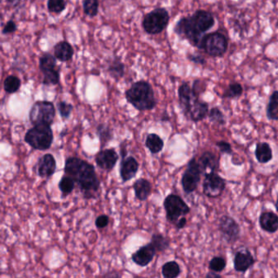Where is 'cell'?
<instances>
[{
  "label": "cell",
  "mask_w": 278,
  "mask_h": 278,
  "mask_svg": "<svg viewBox=\"0 0 278 278\" xmlns=\"http://www.w3.org/2000/svg\"><path fill=\"white\" fill-rule=\"evenodd\" d=\"M65 173L71 176L86 199L94 198L100 188V180L96 176L94 167L77 157H69L65 160Z\"/></svg>",
  "instance_id": "6da1fadb"
},
{
  "label": "cell",
  "mask_w": 278,
  "mask_h": 278,
  "mask_svg": "<svg viewBox=\"0 0 278 278\" xmlns=\"http://www.w3.org/2000/svg\"><path fill=\"white\" fill-rule=\"evenodd\" d=\"M125 98L139 111L152 110L157 105L153 87L149 82L144 80L132 84L125 92Z\"/></svg>",
  "instance_id": "7a4b0ae2"
},
{
  "label": "cell",
  "mask_w": 278,
  "mask_h": 278,
  "mask_svg": "<svg viewBox=\"0 0 278 278\" xmlns=\"http://www.w3.org/2000/svg\"><path fill=\"white\" fill-rule=\"evenodd\" d=\"M25 142L37 150L50 149L53 142V132L51 126L38 125L28 130Z\"/></svg>",
  "instance_id": "3957f363"
},
{
  "label": "cell",
  "mask_w": 278,
  "mask_h": 278,
  "mask_svg": "<svg viewBox=\"0 0 278 278\" xmlns=\"http://www.w3.org/2000/svg\"><path fill=\"white\" fill-rule=\"evenodd\" d=\"M169 21L168 11L164 8H157L144 15L141 25L145 33L156 35L167 29Z\"/></svg>",
  "instance_id": "277c9868"
},
{
  "label": "cell",
  "mask_w": 278,
  "mask_h": 278,
  "mask_svg": "<svg viewBox=\"0 0 278 278\" xmlns=\"http://www.w3.org/2000/svg\"><path fill=\"white\" fill-rule=\"evenodd\" d=\"M56 117V108L51 101H38L29 110V121L33 126L53 125Z\"/></svg>",
  "instance_id": "5b68a950"
},
{
  "label": "cell",
  "mask_w": 278,
  "mask_h": 278,
  "mask_svg": "<svg viewBox=\"0 0 278 278\" xmlns=\"http://www.w3.org/2000/svg\"><path fill=\"white\" fill-rule=\"evenodd\" d=\"M38 67L43 74L42 84L46 86H55L60 83V67H57V59L54 55L44 53L38 60Z\"/></svg>",
  "instance_id": "8992f818"
},
{
  "label": "cell",
  "mask_w": 278,
  "mask_h": 278,
  "mask_svg": "<svg viewBox=\"0 0 278 278\" xmlns=\"http://www.w3.org/2000/svg\"><path fill=\"white\" fill-rule=\"evenodd\" d=\"M167 220L171 224H176L178 220L190 212V208L179 195L169 194L163 202Z\"/></svg>",
  "instance_id": "52a82bcc"
},
{
  "label": "cell",
  "mask_w": 278,
  "mask_h": 278,
  "mask_svg": "<svg viewBox=\"0 0 278 278\" xmlns=\"http://www.w3.org/2000/svg\"><path fill=\"white\" fill-rule=\"evenodd\" d=\"M228 39L220 32H213L207 34L203 38L202 49L213 57L224 56L228 50Z\"/></svg>",
  "instance_id": "ba28073f"
},
{
  "label": "cell",
  "mask_w": 278,
  "mask_h": 278,
  "mask_svg": "<svg viewBox=\"0 0 278 278\" xmlns=\"http://www.w3.org/2000/svg\"><path fill=\"white\" fill-rule=\"evenodd\" d=\"M202 175L203 174L198 162L196 157H192L188 162L186 170L184 171L181 179L183 190L186 194H190L197 189L201 180Z\"/></svg>",
  "instance_id": "9c48e42d"
},
{
  "label": "cell",
  "mask_w": 278,
  "mask_h": 278,
  "mask_svg": "<svg viewBox=\"0 0 278 278\" xmlns=\"http://www.w3.org/2000/svg\"><path fill=\"white\" fill-rule=\"evenodd\" d=\"M226 188V181L224 178L218 175L216 172H210L206 174L203 181V193L209 198H216L221 196Z\"/></svg>",
  "instance_id": "30bf717a"
},
{
  "label": "cell",
  "mask_w": 278,
  "mask_h": 278,
  "mask_svg": "<svg viewBox=\"0 0 278 278\" xmlns=\"http://www.w3.org/2000/svg\"><path fill=\"white\" fill-rule=\"evenodd\" d=\"M219 230L224 240L229 244L236 243L240 239L241 227L239 223L231 217L224 215L219 220Z\"/></svg>",
  "instance_id": "8fae6325"
},
{
  "label": "cell",
  "mask_w": 278,
  "mask_h": 278,
  "mask_svg": "<svg viewBox=\"0 0 278 278\" xmlns=\"http://www.w3.org/2000/svg\"><path fill=\"white\" fill-rule=\"evenodd\" d=\"M188 18L193 30L200 36H203V34L208 31L215 25L213 15L205 10L196 11Z\"/></svg>",
  "instance_id": "7c38bea8"
},
{
  "label": "cell",
  "mask_w": 278,
  "mask_h": 278,
  "mask_svg": "<svg viewBox=\"0 0 278 278\" xmlns=\"http://www.w3.org/2000/svg\"><path fill=\"white\" fill-rule=\"evenodd\" d=\"M156 253L157 251L153 245L151 243H148L132 254V261L140 267H146L153 261Z\"/></svg>",
  "instance_id": "4fadbf2b"
},
{
  "label": "cell",
  "mask_w": 278,
  "mask_h": 278,
  "mask_svg": "<svg viewBox=\"0 0 278 278\" xmlns=\"http://www.w3.org/2000/svg\"><path fill=\"white\" fill-rule=\"evenodd\" d=\"M255 259L248 249L237 251L233 259V267L236 272L245 273L255 264Z\"/></svg>",
  "instance_id": "5bb4252c"
},
{
  "label": "cell",
  "mask_w": 278,
  "mask_h": 278,
  "mask_svg": "<svg viewBox=\"0 0 278 278\" xmlns=\"http://www.w3.org/2000/svg\"><path fill=\"white\" fill-rule=\"evenodd\" d=\"M208 113H209V105L205 101H201L200 99L193 96L187 117H188L191 121L198 123L205 120L207 116H208Z\"/></svg>",
  "instance_id": "9a60e30c"
},
{
  "label": "cell",
  "mask_w": 278,
  "mask_h": 278,
  "mask_svg": "<svg viewBox=\"0 0 278 278\" xmlns=\"http://www.w3.org/2000/svg\"><path fill=\"white\" fill-rule=\"evenodd\" d=\"M117 160L118 154L115 149H105L100 151L95 157L96 165L101 169L110 171L114 168Z\"/></svg>",
  "instance_id": "2e32d148"
},
{
  "label": "cell",
  "mask_w": 278,
  "mask_h": 278,
  "mask_svg": "<svg viewBox=\"0 0 278 278\" xmlns=\"http://www.w3.org/2000/svg\"><path fill=\"white\" fill-rule=\"evenodd\" d=\"M139 170V163L132 156L123 157L120 163V176L123 182H128L136 176Z\"/></svg>",
  "instance_id": "e0dca14e"
},
{
  "label": "cell",
  "mask_w": 278,
  "mask_h": 278,
  "mask_svg": "<svg viewBox=\"0 0 278 278\" xmlns=\"http://www.w3.org/2000/svg\"><path fill=\"white\" fill-rule=\"evenodd\" d=\"M197 162L203 175H206L210 172H216L220 168V157L210 151L204 152L199 157Z\"/></svg>",
  "instance_id": "ac0fdd59"
},
{
  "label": "cell",
  "mask_w": 278,
  "mask_h": 278,
  "mask_svg": "<svg viewBox=\"0 0 278 278\" xmlns=\"http://www.w3.org/2000/svg\"><path fill=\"white\" fill-rule=\"evenodd\" d=\"M57 169V162L53 154L47 153L40 157L38 163V174L40 177L49 178Z\"/></svg>",
  "instance_id": "d6986e66"
},
{
  "label": "cell",
  "mask_w": 278,
  "mask_h": 278,
  "mask_svg": "<svg viewBox=\"0 0 278 278\" xmlns=\"http://www.w3.org/2000/svg\"><path fill=\"white\" fill-rule=\"evenodd\" d=\"M260 228L268 233H275L278 230V216L273 211H263L259 217Z\"/></svg>",
  "instance_id": "ffe728a7"
},
{
  "label": "cell",
  "mask_w": 278,
  "mask_h": 278,
  "mask_svg": "<svg viewBox=\"0 0 278 278\" xmlns=\"http://www.w3.org/2000/svg\"><path fill=\"white\" fill-rule=\"evenodd\" d=\"M178 96L180 101V108L182 109L184 115L188 116L191 102H192L193 95H192V88L188 83H183L178 89Z\"/></svg>",
  "instance_id": "44dd1931"
},
{
  "label": "cell",
  "mask_w": 278,
  "mask_h": 278,
  "mask_svg": "<svg viewBox=\"0 0 278 278\" xmlns=\"http://www.w3.org/2000/svg\"><path fill=\"white\" fill-rule=\"evenodd\" d=\"M53 53L58 61L61 62H68L73 59L74 50L71 44L67 41L63 40L55 44Z\"/></svg>",
  "instance_id": "7402d4cb"
},
{
  "label": "cell",
  "mask_w": 278,
  "mask_h": 278,
  "mask_svg": "<svg viewBox=\"0 0 278 278\" xmlns=\"http://www.w3.org/2000/svg\"><path fill=\"white\" fill-rule=\"evenodd\" d=\"M126 65L118 57L109 60L107 65V72L111 77L116 81L121 80L125 74Z\"/></svg>",
  "instance_id": "603a6c76"
},
{
  "label": "cell",
  "mask_w": 278,
  "mask_h": 278,
  "mask_svg": "<svg viewBox=\"0 0 278 278\" xmlns=\"http://www.w3.org/2000/svg\"><path fill=\"white\" fill-rule=\"evenodd\" d=\"M133 189L136 198L140 201H145L150 196L152 185L149 180L140 178L133 184Z\"/></svg>",
  "instance_id": "cb8c5ba5"
},
{
  "label": "cell",
  "mask_w": 278,
  "mask_h": 278,
  "mask_svg": "<svg viewBox=\"0 0 278 278\" xmlns=\"http://www.w3.org/2000/svg\"><path fill=\"white\" fill-rule=\"evenodd\" d=\"M255 157L259 163H268L272 161L273 154L272 149L267 142H259L256 144L255 151Z\"/></svg>",
  "instance_id": "d4e9b609"
},
{
  "label": "cell",
  "mask_w": 278,
  "mask_h": 278,
  "mask_svg": "<svg viewBox=\"0 0 278 278\" xmlns=\"http://www.w3.org/2000/svg\"><path fill=\"white\" fill-rule=\"evenodd\" d=\"M145 146L148 148L151 153L157 154L160 153L164 147V141L163 139L155 133L148 135L145 140Z\"/></svg>",
  "instance_id": "484cf974"
},
{
  "label": "cell",
  "mask_w": 278,
  "mask_h": 278,
  "mask_svg": "<svg viewBox=\"0 0 278 278\" xmlns=\"http://www.w3.org/2000/svg\"><path fill=\"white\" fill-rule=\"evenodd\" d=\"M268 120L278 122V91L272 92L266 109Z\"/></svg>",
  "instance_id": "4316f807"
},
{
  "label": "cell",
  "mask_w": 278,
  "mask_h": 278,
  "mask_svg": "<svg viewBox=\"0 0 278 278\" xmlns=\"http://www.w3.org/2000/svg\"><path fill=\"white\" fill-rule=\"evenodd\" d=\"M181 273L180 264L176 261L167 262L162 267V274L165 278H176Z\"/></svg>",
  "instance_id": "83f0119b"
},
{
  "label": "cell",
  "mask_w": 278,
  "mask_h": 278,
  "mask_svg": "<svg viewBox=\"0 0 278 278\" xmlns=\"http://www.w3.org/2000/svg\"><path fill=\"white\" fill-rule=\"evenodd\" d=\"M97 136L101 141V147L106 145L113 138V130L105 124H99L96 128Z\"/></svg>",
  "instance_id": "f1b7e54d"
},
{
  "label": "cell",
  "mask_w": 278,
  "mask_h": 278,
  "mask_svg": "<svg viewBox=\"0 0 278 278\" xmlns=\"http://www.w3.org/2000/svg\"><path fill=\"white\" fill-rule=\"evenodd\" d=\"M21 86V80L16 75H9L4 82V89L8 94H13L19 91Z\"/></svg>",
  "instance_id": "f546056e"
},
{
  "label": "cell",
  "mask_w": 278,
  "mask_h": 278,
  "mask_svg": "<svg viewBox=\"0 0 278 278\" xmlns=\"http://www.w3.org/2000/svg\"><path fill=\"white\" fill-rule=\"evenodd\" d=\"M150 243L153 245L157 252H164L169 248L171 244L169 239L160 233H154L152 235Z\"/></svg>",
  "instance_id": "4dcf8cb0"
},
{
  "label": "cell",
  "mask_w": 278,
  "mask_h": 278,
  "mask_svg": "<svg viewBox=\"0 0 278 278\" xmlns=\"http://www.w3.org/2000/svg\"><path fill=\"white\" fill-rule=\"evenodd\" d=\"M75 181L73 180L71 176L66 175L61 178L60 182H59L58 187L59 189L62 192L63 197H67L68 195L73 192L74 187H75Z\"/></svg>",
  "instance_id": "1f68e13d"
},
{
  "label": "cell",
  "mask_w": 278,
  "mask_h": 278,
  "mask_svg": "<svg viewBox=\"0 0 278 278\" xmlns=\"http://www.w3.org/2000/svg\"><path fill=\"white\" fill-rule=\"evenodd\" d=\"M83 8L84 14L88 17H96L99 13V0H84Z\"/></svg>",
  "instance_id": "d6a6232c"
},
{
  "label": "cell",
  "mask_w": 278,
  "mask_h": 278,
  "mask_svg": "<svg viewBox=\"0 0 278 278\" xmlns=\"http://www.w3.org/2000/svg\"><path fill=\"white\" fill-rule=\"evenodd\" d=\"M67 6L66 0H48L47 7L48 12L53 14H61Z\"/></svg>",
  "instance_id": "836d02e7"
},
{
  "label": "cell",
  "mask_w": 278,
  "mask_h": 278,
  "mask_svg": "<svg viewBox=\"0 0 278 278\" xmlns=\"http://www.w3.org/2000/svg\"><path fill=\"white\" fill-rule=\"evenodd\" d=\"M243 93V88L239 83H232L224 92V98H239Z\"/></svg>",
  "instance_id": "e575fe53"
},
{
  "label": "cell",
  "mask_w": 278,
  "mask_h": 278,
  "mask_svg": "<svg viewBox=\"0 0 278 278\" xmlns=\"http://www.w3.org/2000/svg\"><path fill=\"white\" fill-rule=\"evenodd\" d=\"M227 261L224 257L215 256L209 262V269L216 272H221L225 269Z\"/></svg>",
  "instance_id": "d590c367"
},
{
  "label": "cell",
  "mask_w": 278,
  "mask_h": 278,
  "mask_svg": "<svg viewBox=\"0 0 278 278\" xmlns=\"http://www.w3.org/2000/svg\"><path fill=\"white\" fill-rule=\"evenodd\" d=\"M208 117H209L210 121L219 124V125H224L226 124L224 114L218 107H213L212 109H211V110H209Z\"/></svg>",
  "instance_id": "8d00e7d4"
},
{
  "label": "cell",
  "mask_w": 278,
  "mask_h": 278,
  "mask_svg": "<svg viewBox=\"0 0 278 278\" xmlns=\"http://www.w3.org/2000/svg\"><path fill=\"white\" fill-rule=\"evenodd\" d=\"M73 108L72 104L65 102V101H60L57 103V109H58L59 113L64 120H67L70 117Z\"/></svg>",
  "instance_id": "74e56055"
},
{
  "label": "cell",
  "mask_w": 278,
  "mask_h": 278,
  "mask_svg": "<svg viewBox=\"0 0 278 278\" xmlns=\"http://www.w3.org/2000/svg\"><path fill=\"white\" fill-rule=\"evenodd\" d=\"M206 89H207V84H206V82L204 81V80H194L192 87V92L193 96L199 98L200 96H201L203 93H204Z\"/></svg>",
  "instance_id": "f35d334b"
},
{
  "label": "cell",
  "mask_w": 278,
  "mask_h": 278,
  "mask_svg": "<svg viewBox=\"0 0 278 278\" xmlns=\"http://www.w3.org/2000/svg\"><path fill=\"white\" fill-rule=\"evenodd\" d=\"M216 144L218 149H220V153L232 154V145L229 143L224 141V140H220V141H217Z\"/></svg>",
  "instance_id": "ab89813d"
},
{
  "label": "cell",
  "mask_w": 278,
  "mask_h": 278,
  "mask_svg": "<svg viewBox=\"0 0 278 278\" xmlns=\"http://www.w3.org/2000/svg\"><path fill=\"white\" fill-rule=\"evenodd\" d=\"M17 30V25L13 20H10L5 24V26L3 28V34H14L15 32Z\"/></svg>",
  "instance_id": "60d3db41"
},
{
  "label": "cell",
  "mask_w": 278,
  "mask_h": 278,
  "mask_svg": "<svg viewBox=\"0 0 278 278\" xmlns=\"http://www.w3.org/2000/svg\"><path fill=\"white\" fill-rule=\"evenodd\" d=\"M109 223V216H106V215H101V216H98L96 218V228H104L108 226Z\"/></svg>",
  "instance_id": "b9f144b4"
},
{
  "label": "cell",
  "mask_w": 278,
  "mask_h": 278,
  "mask_svg": "<svg viewBox=\"0 0 278 278\" xmlns=\"http://www.w3.org/2000/svg\"><path fill=\"white\" fill-rule=\"evenodd\" d=\"M188 59L189 61L194 63L196 65H205L206 61L205 58L198 54H189L188 55Z\"/></svg>",
  "instance_id": "7bdbcfd3"
},
{
  "label": "cell",
  "mask_w": 278,
  "mask_h": 278,
  "mask_svg": "<svg viewBox=\"0 0 278 278\" xmlns=\"http://www.w3.org/2000/svg\"><path fill=\"white\" fill-rule=\"evenodd\" d=\"M187 224V219L186 218L183 216V217L180 218V220H178L177 223L175 224L176 228L177 229H182L184 228Z\"/></svg>",
  "instance_id": "ee69618b"
},
{
  "label": "cell",
  "mask_w": 278,
  "mask_h": 278,
  "mask_svg": "<svg viewBox=\"0 0 278 278\" xmlns=\"http://www.w3.org/2000/svg\"><path fill=\"white\" fill-rule=\"evenodd\" d=\"M22 0H6L7 7L8 8H17V6H19Z\"/></svg>",
  "instance_id": "f6af8a7d"
},
{
  "label": "cell",
  "mask_w": 278,
  "mask_h": 278,
  "mask_svg": "<svg viewBox=\"0 0 278 278\" xmlns=\"http://www.w3.org/2000/svg\"><path fill=\"white\" fill-rule=\"evenodd\" d=\"M206 277H207V278H214V277L220 278V277H221V275H220V274H219V272H213V271H211V272H208V273H207V275H206Z\"/></svg>",
  "instance_id": "bcb514c9"
},
{
  "label": "cell",
  "mask_w": 278,
  "mask_h": 278,
  "mask_svg": "<svg viewBox=\"0 0 278 278\" xmlns=\"http://www.w3.org/2000/svg\"><path fill=\"white\" fill-rule=\"evenodd\" d=\"M275 207H276V210L278 213V197L277 198H276V203H275Z\"/></svg>",
  "instance_id": "7dc6e473"
}]
</instances>
